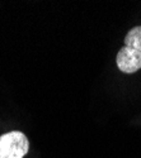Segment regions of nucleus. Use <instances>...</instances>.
Segmentation results:
<instances>
[{"label":"nucleus","mask_w":141,"mask_h":158,"mask_svg":"<svg viewBox=\"0 0 141 158\" xmlns=\"http://www.w3.org/2000/svg\"><path fill=\"white\" fill-rule=\"evenodd\" d=\"M116 63L118 70L127 75L141 70V25H136L127 32L125 46L116 56Z\"/></svg>","instance_id":"nucleus-1"},{"label":"nucleus","mask_w":141,"mask_h":158,"mask_svg":"<svg viewBox=\"0 0 141 158\" xmlns=\"http://www.w3.org/2000/svg\"><path fill=\"white\" fill-rule=\"evenodd\" d=\"M29 151V142L22 131L13 130L0 135V158H23Z\"/></svg>","instance_id":"nucleus-2"}]
</instances>
